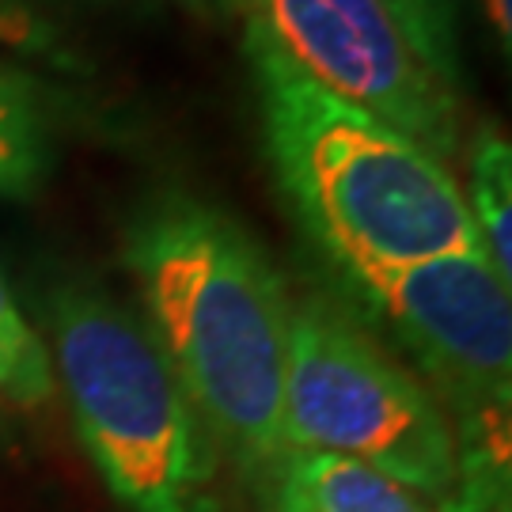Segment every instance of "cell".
I'll use <instances>...</instances> for the list:
<instances>
[{
  "label": "cell",
  "instance_id": "6da1fadb",
  "mask_svg": "<svg viewBox=\"0 0 512 512\" xmlns=\"http://www.w3.org/2000/svg\"><path fill=\"white\" fill-rule=\"evenodd\" d=\"M122 255L186 403L255 482L289 452L281 406L293 304L274 258L232 213L175 190L137 209Z\"/></svg>",
  "mask_w": 512,
  "mask_h": 512
},
{
  "label": "cell",
  "instance_id": "7a4b0ae2",
  "mask_svg": "<svg viewBox=\"0 0 512 512\" xmlns=\"http://www.w3.org/2000/svg\"><path fill=\"white\" fill-rule=\"evenodd\" d=\"M243 50L277 183L323 258L421 262L482 251L452 167L319 88L255 19H247Z\"/></svg>",
  "mask_w": 512,
  "mask_h": 512
},
{
  "label": "cell",
  "instance_id": "3957f363",
  "mask_svg": "<svg viewBox=\"0 0 512 512\" xmlns=\"http://www.w3.org/2000/svg\"><path fill=\"white\" fill-rule=\"evenodd\" d=\"M50 365L76 433L126 512H220L209 433L148 327L110 296H50Z\"/></svg>",
  "mask_w": 512,
  "mask_h": 512
},
{
  "label": "cell",
  "instance_id": "277c9868",
  "mask_svg": "<svg viewBox=\"0 0 512 512\" xmlns=\"http://www.w3.org/2000/svg\"><path fill=\"white\" fill-rule=\"evenodd\" d=\"M285 444L365 463L421 501H452L459 444L448 410L327 296L293 304L285 365Z\"/></svg>",
  "mask_w": 512,
  "mask_h": 512
},
{
  "label": "cell",
  "instance_id": "5b68a950",
  "mask_svg": "<svg viewBox=\"0 0 512 512\" xmlns=\"http://www.w3.org/2000/svg\"><path fill=\"white\" fill-rule=\"evenodd\" d=\"M372 323L410 353L456 418L509 410L512 296L482 251L421 262L327 258Z\"/></svg>",
  "mask_w": 512,
  "mask_h": 512
},
{
  "label": "cell",
  "instance_id": "8992f818",
  "mask_svg": "<svg viewBox=\"0 0 512 512\" xmlns=\"http://www.w3.org/2000/svg\"><path fill=\"white\" fill-rule=\"evenodd\" d=\"M243 12L319 88L399 129L440 164L463 156L459 92L433 73L384 0H243Z\"/></svg>",
  "mask_w": 512,
  "mask_h": 512
},
{
  "label": "cell",
  "instance_id": "52a82bcc",
  "mask_svg": "<svg viewBox=\"0 0 512 512\" xmlns=\"http://www.w3.org/2000/svg\"><path fill=\"white\" fill-rule=\"evenodd\" d=\"M262 512H440L365 463L289 448L255 478Z\"/></svg>",
  "mask_w": 512,
  "mask_h": 512
},
{
  "label": "cell",
  "instance_id": "ba28073f",
  "mask_svg": "<svg viewBox=\"0 0 512 512\" xmlns=\"http://www.w3.org/2000/svg\"><path fill=\"white\" fill-rule=\"evenodd\" d=\"M54 167V114L42 80L0 61V198L23 202Z\"/></svg>",
  "mask_w": 512,
  "mask_h": 512
},
{
  "label": "cell",
  "instance_id": "9c48e42d",
  "mask_svg": "<svg viewBox=\"0 0 512 512\" xmlns=\"http://www.w3.org/2000/svg\"><path fill=\"white\" fill-rule=\"evenodd\" d=\"M471 220L482 251L501 281L512 285V148L501 129L486 126L467 148Z\"/></svg>",
  "mask_w": 512,
  "mask_h": 512
},
{
  "label": "cell",
  "instance_id": "30bf717a",
  "mask_svg": "<svg viewBox=\"0 0 512 512\" xmlns=\"http://www.w3.org/2000/svg\"><path fill=\"white\" fill-rule=\"evenodd\" d=\"M57 380L46 338L38 334L0 274V399L16 410H38L54 399Z\"/></svg>",
  "mask_w": 512,
  "mask_h": 512
},
{
  "label": "cell",
  "instance_id": "8fae6325",
  "mask_svg": "<svg viewBox=\"0 0 512 512\" xmlns=\"http://www.w3.org/2000/svg\"><path fill=\"white\" fill-rule=\"evenodd\" d=\"M406 38L433 65V73L459 92V35L456 0H384Z\"/></svg>",
  "mask_w": 512,
  "mask_h": 512
},
{
  "label": "cell",
  "instance_id": "7c38bea8",
  "mask_svg": "<svg viewBox=\"0 0 512 512\" xmlns=\"http://www.w3.org/2000/svg\"><path fill=\"white\" fill-rule=\"evenodd\" d=\"M38 42V27L35 19L27 16L23 8L0 0V46H12V50H23V46H35Z\"/></svg>",
  "mask_w": 512,
  "mask_h": 512
},
{
  "label": "cell",
  "instance_id": "4fadbf2b",
  "mask_svg": "<svg viewBox=\"0 0 512 512\" xmlns=\"http://www.w3.org/2000/svg\"><path fill=\"white\" fill-rule=\"evenodd\" d=\"M482 12H486V19H490V27L501 35V46L509 50V42H512V0H482Z\"/></svg>",
  "mask_w": 512,
  "mask_h": 512
},
{
  "label": "cell",
  "instance_id": "5bb4252c",
  "mask_svg": "<svg viewBox=\"0 0 512 512\" xmlns=\"http://www.w3.org/2000/svg\"><path fill=\"white\" fill-rule=\"evenodd\" d=\"M183 4L202 12V16H232V12L243 8V0H183Z\"/></svg>",
  "mask_w": 512,
  "mask_h": 512
}]
</instances>
